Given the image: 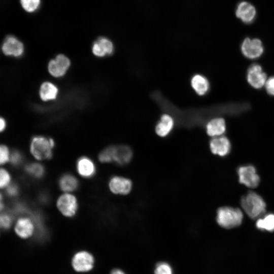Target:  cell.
Here are the masks:
<instances>
[{"mask_svg":"<svg viewBox=\"0 0 274 274\" xmlns=\"http://www.w3.org/2000/svg\"><path fill=\"white\" fill-rule=\"evenodd\" d=\"M245 212L252 219H255L265 212L266 203L262 197L256 192L250 191L241 199Z\"/></svg>","mask_w":274,"mask_h":274,"instance_id":"cell-1","label":"cell"},{"mask_svg":"<svg viewBox=\"0 0 274 274\" xmlns=\"http://www.w3.org/2000/svg\"><path fill=\"white\" fill-rule=\"evenodd\" d=\"M243 214L238 208L223 207L217 212L216 220L223 228L230 229L239 226L243 221Z\"/></svg>","mask_w":274,"mask_h":274,"instance_id":"cell-2","label":"cell"},{"mask_svg":"<svg viewBox=\"0 0 274 274\" xmlns=\"http://www.w3.org/2000/svg\"><path fill=\"white\" fill-rule=\"evenodd\" d=\"M54 145L53 139L37 136L33 137L31 141L30 151L32 156L38 160L49 159L52 157V149Z\"/></svg>","mask_w":274,"mask_h":274,"instance_id":"cell-3","label":"cell"},{"mask_svg":"<svg viewBox=\"0 0 274 274\" xmlns=\"http://www.w3.org/2000/svg\"><path fill=\"white\" fill-rule=\"evenodd\" d=\"M241 50L247 58L255 59L262 56L264 52V47L260 40L246 38L241 45Z\"/></svg>","mask_w":274,"mask_h":274,"instance_id":"cell-4","label":"cell"},{"mask_svg":"<svg viewBox=\"0 0 274 274\" xmlns=\"http://www.w3.org/2000/svg\"><path fill=\"white\" fill-rule=\"evenodd\" d=\"M239 182L246 186L254 188L260 182V178L257 174L256 169L251 165L241 166L237 169Z\"/></svg>","mask_w":274,"mask_h":274,"instance_id":"cell-5","label":"cell"},{"mask_svg":"<svg viewBox=\"0 0 274 274\" xmlns=\"http://www.w3.org/2000/svg\"><path fill=\"white\" fill-rule=\"evenodd\" d=\"M248 83L254 88L259 89L265 86L267 75L263 71L262 66L258 63L251 64L247 72Z\"/></svg>","mask_w":274,"mask_h":274,"instance_id":"cell-6","label":"cell"},{"mask_svg":"<svg viewBox=\"0 0 274 274\" xmlns=\"http://www.w3.org/2000/svg\"><path fill=\"white\" fill-rule=\"evenodd\" d=\"M94 259L92 254L85 251L76 253L73 256L72 264L77 272H84L91 270L94 266Z\"/></svg>","mask_w":274,"mask_h":274,"instance_id":"cell-7","label":"cell"},{"mask_svg":"<svg viewBox=\"0 0 274 274\" xmlns=\"http://www.w3.org/2000/svg\"><path fill=\"white\" fill-rule=\"evenodd\" d=\"M71 65L69 58L63 54H58L48 63V70L51 75L55 78L63 76Z\"/></svg>","mask_w":274,"mask_h":274,"instance_id":"cell-8","label":"cell"},{"mask_svg":"<svg viewBox=\"0 0 274 274\" xmlns=\"http://www.w3.org/2000/svg\"><path fill=\"white\" fill-rule=\"evenodd\" d=\"M2 50L7 56L20 57L24 53V48L23 43L16 37L9 35L5 39Z\"/></svg>","mask_w":274,"mask_h":274,"instance_id":"cell-9","label":"cell"},{"mask_svg":"<svg viewBox=\"0 0 274 274\" xmlns=\"http://www.w3.org/2000/svg\"><path fill=\"white\" fill-rule=\"evenodd\" d=\"M57 207L59 211L65 217H71L76 214L78 203L76 198L71 194L61 195L57 201Z\"/></svg>","mask_w":274,"mask_h":274,"instance_id":"cell-10","label":"cell"},{"mask_svg":"<svg viewBox=\"0 0 274 274\" xmlns=\"http://www.w3.org/2000/svg\"><path fill=\"white\" fill-rule=\"evenodd\" d=\"M235 15L243 23L250 24L255 19L256 10L255 7L251 3L242 1L237 5Z\"/></svg>","mask_w":274,"mask_h":274,"instance_id":"cell-11","label":"cell"},{"mask_svg":"<svg viewBox=\"0 0 274 274\" xmlns=\"http://www.w3.org/2000/svg\"><path fill=\"white\" fill-rule=\"evenodd\" d=\"M109 186L111 191L114 194L126 195L130 193L132 184L131 180L128 178L114 176L111 178Z\"/></svg>","mask_w":274,"mask_h":274,"instance_id":"cell-12","label":"cell"},{"mask_svg":"<svg viewBox=\"0 0 274 274\" xmlns=\"http://www.w3.org/2000/svg\"><path fill=\"white\" fill-rule=\"evenodd\" d=\"M114 49V45L112 41L103 37L97 38L92 46L93 54L98 57H103L112 54Z\"/></svg>","mask_w":274,"mask_h":274,"instance_id":"cell-13","label":"cell"},{"mask_svg":"<svg viewBox=\"0 0 274 274\" xmlns=\"http://www.w3.org/2000/svg\"><path fill=\"white\" fill-rule=\"evenodd\" d=\"M210 148L213 154L225 156L230 152L231 144L226 136L221 135L214 137L210 141Z\"/></svg>","mask_w":274,"mask_h":274,"instance_id":"cell-14","label":"cell"},{"mask_svg":"<svg viewBox=\"0 0 274 274\" xmlns=\"http://www.w3.org/2000/svg\"><path fill=\"white\" fill-rule=\"evenodd\" d=\"M15 231L22 238L31 237L35 232V225L32 219L27 217L19 218L15 226Z\"/></svg>","mask_w":274,"mask_h":274,"instance_id":"cell-15","label":"cell"},{"mask_svg":"<svg viewBox=\"0 0 274 274\" xmlns=\"http://www.w3.org/2000/svg\"><path fill=\"white\" fill-rule=\"evenodd\" d=\"M131 148L124 145L114 146L113 162L117 164L123 165L128 164L132 158Z\"/></svg>","mask_w":274,"mask_h":274,"instance_id":"cell-16","label":"cell"},{"mask_svg":"<svg viewBox=\"0 0 274 274\" xmlns=\"http://www.w3.org/2000/svg\"><path fill=\"white\" fill-rule=\"evenodd\" d=\"M226 123L223 118L217 117L210 120L206 124V132L212 137L222 135L226 131Z\"/></svg>","mask_w":274,"mask_h":274,"instance_id":"cell-17","label":"cell"},{"mask_svg":"<svg viewBox=\"0 0 274 274\" xmlns=\"http://www.w3.org/2000/svg\"><path fill=\"white\" fill-rule=\"evenodd\" d=\"M174 126V120L172 117L167 114H163L155 126L156 134L161 137L167 136Z\"/></svg>","mask_w":274,"mask_h":274,"instance_id":"cell-18","label":"cell"},{"mask_svg":"<svg viewBox=\"0 0 274 274\" xmlns=\"http://www.w3.org/2000/svg\"><path fill=\"white\" fill-rule=\"evenodd\" d=\"M191 85L195 92L201 96L207 94L210 88L207 78L200 74H196L192 77Z\"/></svg>","mask_w":274,"mask_h":274,"instance_id":"cell-19","label":"cell"},{"mask_svg":"<svg viewBox=\"0 0 274 274\" xmlns=\"http://www.w3.org/2000/svg\"><path fill=\"white\" fill-rule=\"evenodd\" d=\"M77 168L78 173L82 177L89 178L95 172V166L93 161L86 157L80 158L77 161Z\"/></svg>","mask_w":274,"mask_h":274,"instance_id":"cell-20","label":"cell"},{"mask_svg":"<svg viewBox=\"0 0 274 274\" xmlns=\"http://www.w3.org/2000/svg\"><path fill=\"white\" fill-rule=\"evenodd\" d=\"M58 92V89L57 86L50 82L43 83L39 90L40 98L44 101L55 99Z\"/></svg>","mask_w":274,"mask_h":274,"instance_id":"cell-21","label":"cell"},{"mask_svg":"<svg viewBox=\"0 0 274 274\" xmlns=\"http://www.w3.org/2000/svg\"><path fill=\"white\" fill-rule=\"evenodd\" d=\"M59 185L60 189L65 192H72L75 190L78 186L77 179L71 174L62 176L59 180Z\"/></svg>","mask_w":274,"mask_h":274,"instance_id":"cell-22","label":"cell"},{"mask_svg":"<svg viewBox=\"0 0 274 274\" xmlns=\"http://www.w3.org/2000/svg\"><path fill=\"white\" fill-rule=\"evenodd\" d=\"M256 227L261 230L272 232L274 231V214H268L263 218L257 220Z\"/></svg>","mask_w":274,"mask_h":274,"instance_id":"cell-23","label":"cell"},{"mask_svg":"<svg viewBox=\"0 0 274 274\" xmlns=\"http://www.w3.org/2000/svg\"><path fill=\"white\" fill-rule=\"evenodd\" d=\"M25 171L31 176L40 178L44 174V168L41 164L32 163L27 164L25 167Z\"/></svg>","mask_w":274,"mask_h":274,"instance_id":"cell-24","label":"cell"},{"mask_svg":"<svg viewBox=\"0 0 274 274\" xmlns=\"http://www.w3.org/2000/svg\"><path fill=\"white\" fill-rule=\"evenodd\" d=\"M20 4L25 11L32 13L39 8L41 0H20Z\"/></svg>","mask_w":274,"mask_h":274,"instance_id":"cell-25","label":"cell"},{"mask_svg":"<svg viewBox=\"0 0 274 274\" xmlns=\"http://www.w3.org/2000/svg\"><path fill=\"white\" fill-rule=\"evenodd\" d=\"M114 146H109L103 150L98 155L99 160L102 163L113 162Z\"/></svg>","mask_w":274,"mask_h":274,"instance_id":"cell-26","label":"cell"},{"mask_svg":"<svg viewBox=\"0 0 274 274\" xmlns=\"http://www.w3.org/2000/svg\"><path fill=\"white\" fill-rule=\"evenodd\" d=\"M155 274H173L171 266L165 262L158 263L154 269Z\"/></svg>","mask_w":274,"mask_h":274,"instance_id":"cell-27","label":"cell"},{"mask_svg":"<svg viewBox=\"0 0 274 274\" xmlns=\"http://www.w3.org/2000/svg\"><path fill=\"white\" fill-rule=\"evenodd\" d=\"M12 217L7 213L2 214L0 217V225L2 228L8 229L11 226Z\"/></svg>","mask_w":274,"mask_h":274,"instance_id":"cell-28","label":"cell"},{"mask_svg":"<svg viewBox=\"0 0 274 274\" xmlns=\"http://www.w3.org/2000/svg\"><path fill=\"white\" fill-rule=\"evenodd\" d=\"M11 180L9 173L4 168H1L0 171V186L1 188L7 186Z\"/></svg>","mask_w":274,"mask_h":274,"instance_id":"cell-29","label":"cell"},{"mask_svg":"<svg viewBox=\"0 0 274 274\" xmlns=\"http://www.w3.org/2000/svg\"><path fill=\"white\" fill-rule=\"evenodd\" d=\"M9 151L8 148L5 145H1L0 147V162L4 164L9 160Z\"/></svg>","mask_w":274,"mask_h":274,"instance_id":"cell-30","label":"cell"},{"mask_svg":"<svg viewBox=\"0 0 274 274\" xmlns=\"http://www.w3.org/2000/svg\"><path fill=\"white\" fill-rule=\"evenodd\" d=\"M265 88L267 93L274 96V76L268 78L265 84Z\"/></svg>","mask_w":274,"mask_h":274,"instance_id":"cell-31","label":"cell"},{"mask_svg":"<svg viewBox=\"0 0 274 274\" xmlns=\"http://www.w3.org/2000/svg\"><path fill=\"white\" fill-rule=\"evenodd\" d=\"M10 161L13 165H19L22 161V156L20 152L14 151L11 156Z\"/></svg>","mask_w":274,"mask_h":274,"instance_id":"cell-32","label":"cell"},{"mask_svg":"<svg viewBox=\"0 0 274 274\" xmlns=\"http://www.w3.org/2000/svg\"><path fill=\"white\" fill-rule=\"evenodd\" d=\"M7 193L10 196H15L18 193V188L16 185H11L8 187Z\"/></svg>","mask_w":274,"mask_h":274,"instance_id":"cell-33","label":"cell"},{"mask_svg":"<svg viewBox=\"0 0 274 274\" xmlns=\"http://www.w3.org/2000/svg\"><path fill=\"white\" fill-rule=\"evenodd\" d=\"M0 121H1V131H3L6 127V123L5 120L3 118H1Z\"/></svg>","mask_w":274,"mask_h":274,"instance_id":"cell-34","label":"cell"},{"mask_svg":"<svg viewBox=\"0 0 274 274\" xmlns=\"http://www.w3.org/2000/svg\"><path fill=\"white\" fill-rule=\"evenodd\" d=\"M110 274H125L122 270L119 269H113Z\"/></svg>","mask_w":274,"mask_h":274,"instance_id":"cell-35","label":"cell"}]
</instances>
